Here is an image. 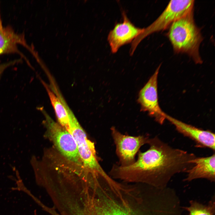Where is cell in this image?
Segmentation results:
<instances>
[{"mask_svg": "<svg viewBox=\"0 0 215 215\" xmlns=\"http://www.w3.org/2000/svg\"><path fill=\"white\" fill-rule=\"evenodd\" d=\"M150 147L138 152L136 160L127 166L115 165L110 175L114 179L129 182L141 183L157 188H164L176 173L185 172L194 164L193 153L173 148L157 137L150 139Z\"/></svg>", "mask_w": 215, "mask_h": 215, "instance_id": "cell-1", "label": "cell"}, {"mask_svg": "<svg viewBox=\"0 0 215 215\" xmlns=\"http://www.w3.org/2000/svg\"><path fill=\"white\" fill-rule=\"evenodd\" d=\"M82 215H168L159 203L123 187H102L88 198Z\"/></svg>", "mask_w": 215, "mask_h": 215, "instance_id": "cell-2", "label": "cell"}, {"mask_svg": "<svg viewBox=\"0 0 215 215\" xmlns=\"http://www.w3.org/2000/svg\"><path fill=\"white\" fill-rule=\"evenodd\" d=\"M168 36L175 52L187 54L196 64L202 62L199 48L203 39L195 23L193 10L174 22Z\"/></svg>", "mask_w": 215, "mask_h": 215, "instance_id": "cell-3", "label": "cell"}, {"mask_svg": "<svg viewBox=\"0 0 215 215\" xmlns=\"http://www.w3.org/2000/svg\"><path fill=\"white\" fill-rule=\"evenodd\" d=\"M68 113L71 134L76 142L82 162L92 176H99L106 173L99 164L93 143L86 134L66 102L64 103Z\"/></svg>", "mask_w": 215, "mask_h": 215, "instance_id": "cell-4", "label": "cell"}, {"mask_svg": "<svg viewBox=\"0 0 215 215\" xmlns=\"http://www.w3.org/2000/svg\"><path fill=\"white\" fill-rule=\"evenodd\" d=\"M194 1L171 0L158 18L132 42L130 53L132 55L140 42L147 36L169 27L175 20L193 10Z\"/></svg>", "mask_w": 215, "mask_h": 215, "instance_id": "cell-5", "label": "cell"}, {"mask_svg": "<svg viewBox=\"0 0 215 215\" xmlns=\"http://www.w3.org/2000/svg\"><path fill=\"white\" fill-rule=\"evenodd\" d=\"M48 133L54 144L65 158L75 163L82 162L77 145L72 135L43 112Z\"/></svg>", "mask_w": 215, "mask_h": 215, "instance_id": "cell-6", "label": "cell"}, {"mask_svg": "<svg viewBox=\"0 0 215 215\" xmlns=\"http://www.w3.org/2000/svg\"><path fill=\"white\" fill-rule=\"evenodd\" d=\"M110 130L119 159L118 165L122 166H127L133 164L136 160L135 156L140 147L149 142L150 138L148 137L125 135L114 127L111 128Z\"/></svg>", "mask_w": 215, "mask_h": 215, "instance_id": "cell-7", "label": "cell"}, {"mask_svg": "<svg viewBox=\"0 0 215 215\" xmlns=\"http://www.w3.org/2000/svg\"><path fill=\"white\" fill-rule=\"evenodd\" d=\"M161 65L139 92L137 101L141 111L148 112L155 121L162 124L166 119V114L159 104L158 92V77Z\"/></svg>", "mask_w": 215, "mask_h": 215, "instance_id": "cell-8", "label": "cell"}, {"mask_svg": "<svg viewBox=\"0 0 215 215\" xmlns=\"http://www.w3.org/2000/svg\"><path fill=\"white\" fill-rule=\"evenodd\" d=\"M122 14V22L116 24L108 35V40L113 53H116L122 46L132 42L144 30L135 26L124 12Z\"/></svg>", "mask_w": 215, "mask_h": 215, "instance_id": "cell-9", "label": "cell"}, {"mask_svg": "<svg viewBox=\"0 0 215 215\" xmlns=\"http://www.w3.org/2000/svg\"><path fill=\"white\" fill-rule=\"evenodd\" d=\"M166 119L173 124L179 133L194 140L198 147L208 148L215 150L214 133L187 124L167 114Z\"/></svg>", "mask_w": 215, "mask_h": 215, "instance_id": "cell-10", "label": "cell"}, {"mask_svg": "<svg viewBox=\"0 0 215 215\" xmlns=\"http://www.w3.org/2000/svg\"><path fill=\"white\" fill-rule=\"evenodd\" d=\"M19 44L29 49L24 34L16 33L10 26H4L0 15V55L16 53L24 57L18 49Z\"/></svg>", "mask_w": 215, "mask_h": 215, "instance_id": "cell-11", "label": "cell"}, {"mask_svg": "<svg viewBox=\"0 0 215 215\" xmlns=\"http://www.w3.org/2000/svg\"><path fill=\"white\" fill-rule=\"evenodd\" d=\"M215 154L206 157H195L192 162L193 166L186 172L187 175L185 181L204 178L211 182L215 181Z\"/></svg>", "mask_w": 215, "mask_h": 215, "instance_id": "cell-12", "label": "cell"}, {"mask_svg": "<svg viewBox=\"0 0 215 215\" xmlns=\"http://www.w3.org/2000/svg\"><path fill=\"white\" fill-rule=\"evenodd\" d=\"M45 86L59 124L71 133L68 113L64 104L45 84Z\"/></svg>", "mask_w": 215, "mask_h": 215, "instance_id": "cell-13", "label": "cell"}, {"mask_svg": "<svg viewBox=\"0 0 215 215\" xmlns=\"http://www.w3.org/2000/svg\"><path fill=\"white\" fill-rule=\"evenodd\" d=\"M188 206L183 207L187 211L188 215H215V203L214 196L206 205H204L197 201L191 200Z\"/></svg>", "mask_w": 215, "mask_h": 215, "instance_id": "cell-14", "label": "cell"}, {"mask_svg": "<svg viewBox=\"0 0 215 215\" xmlns=\"http://www.w3.org/2000/svg\"><path fill=\"white\" fill-rule=\"evenodd\" d=\"M20 59H18L0 64V77L4 70L7 67L19 62Z\"/></svg>", "mask_w": 215, "mask_h": 215, "instance_id": "cell-15", "label": "cell"}, {"mask_svg": "<svg viewBox=\"0 0 215 215\" xmlns=\"http://www.w3.org/2000/svg\"><path fill=\"white\" fill-rule=\"evenodd\" d=\"M34 215H37L36 211V210H35L34 212Z\"/></svg>", "mask_w": 215, "mask_h": 215, "instance_id": "cell-16", "label": "cell"}]
</instances>
